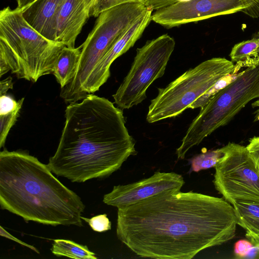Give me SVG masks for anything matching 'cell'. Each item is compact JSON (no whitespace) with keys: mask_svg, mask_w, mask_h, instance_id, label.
I'll use <instances>...</instances> for the list:
<instances>
[{"mask_svg":"<svg viewBox=\"0 0 259 259\" xmlns=\"http://www.w3.org/2000/svg\"><path fill=\"white\" fill-rule=\"evenodd\" d=\"M142 3L123 4L102 12L81 46L76 72L72 81L61 88L60 97L66 103L82 100L84 85L95 66L110 47L146 11Z\"/></svg>","mask_w":259,"mask_h":259,"instance_id":"obj_6","label":"cell"},{"mask_svg":"<svg viewBox=\"0 0 259 259\" xmlns=\"http://www.w3.org/2000/svg\"><path fill=\"white\" fill-rule=\"evenodd\" d=\"M246 148L259 173V136L250 139Z\"/></svg>","mask_w":259,"mask_h":259,"instance_id":"obj_25","label":"cell"},{"mask_svg":"<svg viewBox=\"0 0 259 259\" xmlns=\"http://www.w3.org/2000/svg\"><path fill=\"white\" fill-rule=\"evenodd\" d=\"M81 53V46L69 48L64 46L56 60L53 74L61 88L70 83L74 77Z\"/></svg>","mask_w":259,"mask_h":259,"instance_id":"obj_15","label":"cell"},{"mask_svg":"<svg viewBox=\"0 0 259 259\" xmlns=\"http://www.w3.org/2000/svg\"><path fill=\"white\" fill-rule=\"evenodd\" d=\"M64 44L51 41L31 27L22 10L9 7L0 12V76L11 71L18 78L35 82L53 74Z\"/></svg>","mask_w":259,"mask_h":259,"instance_id":"obj_4","label":"cell"},{"mask_svg":"<svg viewBox=\"0 0 259 259\" xmlns=\"http://www.w3.org/2000/svg\"><path fill=\"white\" fill-rule=\"evenodd\" d=\"M217 164L213 184L224 199L259 203V173L246 147L229 143Z\"/></svg>","mask_w":259,"mask_h":259,"instance_id":"obj_9","label":"cell"},{"mask_svg":"<svg viewBox=\"0 0 259 259\" xmlns=\"http://www.w3.org/2000/svg\"><path fill=\"white\" fill-rule=\"evenodd\" d=\"M12 78L9 76L0 82V95L6 94L9 89H13Z\"/></svg>","mask_w":259,"mask_h":259,"instance_id":"obj_29","label":"cell"},{"mask_svg":"<svg viewBox=\"0 0 259 259\" xmlns=\"http://www.w3.org/2000/svg\"><path fill=\"white\" fill-rule=\"evenodd\" d=\"M184 183L181 175L157 171L138 182L114 186L110 193L104 195L103 202L117 208L123 207L163 192L180 191Z\"/></svg>","mask_w":259,"mask_h":259,"instance_id":"obj_11","label":"cell"},{"mask_svg":"<svg viewBox=\"0 0 259 259\" xmlns=\"http://www.w3.org/2000/svg\"><path fill=\"white\" fill-rule=\"evenodd\" d=\"M230 56L240 68L250 67L259 63L258 39L256 36L251 39L236 44L232 48Z\"/></svg>","mask_w":259,"mask_h":259,"instance_id":"obj_17","label":"cell"},{"mask_svg":"<svg viewBox=\"0 0 259 259\" xmlns=\"http://www.w3.org/2000/svg\"><path fill=\"white\" fill-rule=\"evenodd\" d=\"M248 0H189L156 11L152 20L167 28L219 15L243 12Z\"/></svg>","mask_w":259,"mask_h":259,"instance_id":"obj_10","label":"cell"},{"mask_svg":"<svg viewBox=\"0 0 259 259\" xmlns=\"http://www.w3.org/2000/svg\"><path fill=\"white\" fill-rule=\"evenodd\" d=\"M175 45L174 39L165 34L137 49L130 70L113 95L118 107L130 109L146 99L148 88L164 74Z\"/></svg>","mask_w":259,"mask_h":259,"instance_id":"obj_8","label":"cell"},{"mask_svg":"<svg viewBox=\"0 0 259 259\" xmlns=\"http://www.w3.org/2000/svg\"><path fill=\"white\" fill-rule=\"evenodd\" d=\"M240 69L224 58H213L191 68L162 88L151 101L146 117L149 123L176 117L211 88L219 79Z\"/></svg>","mask_w":259,"mask_h":259,"instance_id":"obj_7","label":"cell"},{"mask_svg":"<svg viewBox=\"0 0 259 259\" xmlns=\"http://www.w3.org/2000/svg\"><path fill=\"white\" fill-rule=\"evenodd\" d=\"M24 98L16 101L11 96L4 94L0 97V114H5L16 110L22 106Z\"/></svg>","mask_w":259,"mask_h":259,"instance_id":"obj_24","label":"cell"},{"mask_svg":"<svg viewBox=\"0 0 259 259\" xmlns=\"http://www.w3.org/2000/svg\"><path fill=\"white\" fill-rule=\"evenodd\" d=\"M189 0H143L145 6L151 9L153 11H157L176 4L188 1Z\"/></svg>","mask_w":259,"mask_h":259,"instance_id":"obj_26","label":"cell"},{"mask_svg":"<svg viewBox=\"0 0 259 259\" xmlns=\"http://www.w3.org/2000/svg\"><path fill=\"white\" fill-rule=\"evenodd\" d=\"M64 0H35L23 10L27 22L46 39L56 41L57 18Z\"/></svg>","mask_w":259,"mask_h":259,"instance_id":"obj_14","label":"cell"},{"mask_svg":"<svg viewBox=\"0 0 259 259\" xmlns=\"http://www.w3.org/2000/svg\"><path fill=\"white\" fill-rule=\"evenodd\" d=\"M232 205L237 224L245 230L246 238L259 241V203L237 201Z\"/></svg>","mask_w":259,"mask_h":259,"instance_id":"obj_16","label":"cell"},{"mask_svg":"<svg viewBox=\"0 0 259 259\" xmlns=\"http://www.w3.org/2000/svg\"><path fill=\"white\" fill-rule=\"evenodd\" d=\"M224 151L223 147L195 155L190 159V171L198 172L201 170L214 167L222 157Z\"/></svg>","mask_w":259,"mask_h":259,"instance_id":"obj_19","label":"cell"},{"mask_svg":"<svg viewBox=\"0 0 259 259\" xmlns=\"http://www.w3.org/2000/svg\"><path fill=\"white\" fill-rule=\"evenodd\" d=\"M35 0H16L17 3V8L23 10L28 6L30 5Z\"/></svg>","mask_w":259,"mask_h":259,"instance_id":"obj_30","label":"cell"},{"mask_svg":"<svg viewBox=\"0 0 259 259\" xmlns=\"http://www.w3.org/2000/svg\"><path fill=\"white\" fill-rule=\"evenodd\" d=\"M95 0H84L85 3L86 5V7L89 11L90 9L93 5V3H94Z\"/></svg>","mask_w":259,"mask_h":259,"instance_id":"obj_32","label":"cell"},{"mask_svg":"<svg viewBox=\"0 0 259 259\" xmlns=\"http://www.w3.org/2000/svg\"><path fill=\"white\" fill-rule=\"evenodd\" d=\"M21 108L22 106H20L14 111L0 114L1 148L5 146L9 131L16 122Z\"/></svg>","mask_w":259,"mask_h":259,"instance_id":"obj_21","label":"cell"},{"mask_svg":"<svg viewBox=\"0 0 259 259\" xmlns=\"http://www.w3.org/2000/svg\"><path fill=\"white\" fill-rule=\"evenodd\" d=\"M251 241L245 258L259 259V241L248 239Z\"/></svg>","mask_w":259,"mask_h":259,"instance_id":"obj_28","label":"cell"},{"mask_svg":"<svg viewBox=\"0 0 259 259\" xmlns=\"http://www.w3.org/2000/svg\"><path fill=\"white\" fill-rule=\"evenodd\" d=\"M253 108H257L254 111V121H259V98L251 104Z\"/></svg>","mask_w":259,"mask_h":259,"instance_id":"obj_31","label":"cell"},{"mask_svg":"<svg viewBox=\"0 0 259 259\" xmlns=\"http://www.w3.org/2000/svg\"><path fill=\"white\" fill-rule=\"evenodd\" d=\"M51 251L57 256H63L75 259L97 258L95 253L90 251L86 245L69 240H54Z\"/></svg>","mask_w":259,"mask_h":259,"instance_id":"obj_18","label":"cell"},{"mask_svg":"<svg viewBox=\"0 0 259 259\" xmlns=\"http://www.w3.org/2000/svg\"><path fill=\"white\" fill-rule=\"evenodd\" d=\"M59 145L47 164L73 182L108 177L136 154L122 109L106 98L89 94L66 107Z\"/></svg>","mask_w":259,"mask_h":259,"instance_id":"obj_2","label":"cell"},{"mask_svg":"<svg viewBox=\"0 0 259 259\" xmlns=\"http://www.w3.org/2000/svg\"><path fill=\"white\" fill-rule=\"evenodd\" d=\"M0 235L2 236H3L5 238L9 239L14 241L21 245L26 246V247L31 249V250H32L33 251H34V252H35L37 253H39L38 250L37 248H36L35 247H34L33 246H32L30 244H28L19 240V239L17 238L16 237H14L12 234H11L8 232H7L4 228H3L2 226H0Z\"/></svg>","mask_w":259,"mask_h":259,"instance_id":"obj_27","label":"cell"},{"mask_svg":"<svg viewBox=\"0 0 259 259\" xmlns=\"http://www.w3.org/2000/svg\"><path fill=\"white\" fill-rule=\"evenodd\" d=\"M233 205L190 191H167L118 208V239L138 256L191 259L235 236Z\"/></svg>","mask_w":259,"mask_h":259,"instance_id":"obj_1","label":"cell"},{"mask_svg":"<svg viewBox=\"0 0 259 259\" xmlns=\"http://www.w3.org/2000/svg\"><path fill=\"white\" fill-rule=\"evenodd\" d=\"M89 17L84 0H64L57 15L56 41L75 48V40Z\"/></svg>","mask_w":259,"mask_h":259,"instance_id":"obj_13","label":"cell"},{"mask_svg":"<svg viewBox=\"0 0 259 259\" xmlns=\"http://www.w3.org/2000/svg\"><path fill=\"white\" fill-rule=\"evenodd\" d=\"M256 37L258 38V52H259V32L257 34V35L256 36Z\"/></svg>","mask_w":259,"mask_h":259,"instance_id":"obj_33","label":"cell"},{"mask_svg":"<svg viewBox=\"0 0 259 259\" xmlns=\"http://www.w3.org/2000/svg\"><path fill=\"white\" fill-rule=\"evenodd\" d=\"M153 10L145 13L107 50L92 70L82 92V100L98 91L110 75L113 61L132 47L152 20Z\"/></svg>","mask_w":259,"mask_h":259,"instance_id":"obj_12","label":"cell"},{"mask_svg":"<svg viewBox=\"0 0 259 259\" xmlns=\"http://www.w3.org/2000/svg\"><path fill=\"white\" fill-rule=\"evenodd\" d=\"M239 74L240 72L230 73L219 79L206 93H205L202 96H201L193 104H192L189 106V108L194 109L199 107L201 108L202 106L205 105L220 90L235 80L239 75Z\"/></svg>","mask_w":259,"mask_h":259,"instance_id":"obj_20","label":"cell"},{"mask_svg":"<svg viewBox=\"0 0 259 259\" xmlns=\"http://www.w3.org/2000/svg\"><path fill=\"white\" fill-rule=\"evenodd\" d=\"M47 164L24 151L0 152V205L26 221L83 226L85 205Z\"/></svg>","mask_w":259,"mask_h":259,"instance_id":"obj_3","label":"cell"},{"mask_svg":"<svg viewBox=\"0 0 259 259\" xmlns=\"http://www.w3.org/2000/svg\"><path fill=\"white\" fill-rule=\"evenodd\" d=\"M139 2L143 4V0H95L89 10V16L98 17L102 12L123 4Z\"/></svg>","mask_w":259,"mask_h":259,"instance_id":"obj_22","label":"cell"},{"mask_svg":"<svg viewBox=\"0 0 259 259\" xmlns=\"http://www.w3.org/2000/svg\"><path fill=\"white\" fill-rule=\"evenodd\" d=\"M259 98V63L240 72L236 79L201 108L176 150L178 159L216 130L227 125L249 102Z\"/></svg>","mask_w":259,"mask_h":259,"instance_id":"obj_5","label":"cell"},{"mask_svg":"<svg viewBox=\"0 0 259 259\" xmlns=\"http://www.w3.org/2000/svg\"><path fill=\"white\" fill-rule=\"evenodd\" d=\"M81 219L88 223L94 231L104 232L111 229V223L106 214H99L91 218H87L81 216Z\"/></svg>","mask_w":259,"mask_h":259,"instance_id":"obj_23","label":"cell"}]
</instances>
